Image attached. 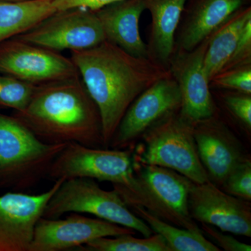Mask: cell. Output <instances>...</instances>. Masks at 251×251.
I'll return each mask as SVG.
<instances>
[{
  "mask_svg": "<svg viewBox=\"0 0 251 251\" xmlns=\"http://www.w3.org/2000/svg\"><path fill=\"white\" fill-rule=\"evenodd\" d=\"M53 0L0 1V43L26 32L57 12Z\"/></svg>",
  "mask_w": 251,
  "mask_h": 251,
  "instance_id": "obj_20",
  "label": "cell"
},
{
  "mask_svg": "<svg viewBox=\"0 0 251 251\" xmlns=\"http://www.w3.org/2000/svg\"><path fill=\"white\" fill-rule=\"evenodd\" d=\"M181 96L171 75L162 77L135 99L122 117L109 148L133 150L144 133L172 112L179 111Z\"/></svg>",
  "mask_w": 251,
  "mask_h": 251,
  "instance_id": "obj_10",
  "label": "cell"
},
{
  "mask_svg": "<svg viewBox=\"0 0 251 251\" xmlns=\"http://www.w3.org/2000/svg\"><path fill=\"white\" fill-rule=\"evenodd\" d=\"M188 209L196 222L210 225L224 232L251 237V204L223 191L210 181L193 182Z\"/></svg>",
  "mask_w": 251,
  "mask_h": 251,
  "instance_id": "obj_14",
  "label": "cell"
},
{
  "mask_svg": "<svg viewBox=\"0 0 251 251\" xmlns=\"http://www.w3.org/2000/svg\"><path fill=\"white\" fill-rule=\"evenodd\" d=\"M188 0H145L151 14L149 57L168 69L176 50V34Z\"/></svg>",
  "mask_w": 251,
  "mask_h": 251,
  "instance_id": "obj_18",
  "label": "cell"
},
{
  "mask_svg": "<svg viewBox=\"0 0 251 251\" xmlns=\"http://www.w3.org/2000/svg\"><path fill=\"white\" fill-rule=\"evenodd\" d=\"M40 194L9 191L0 196V251H27L49 200L64 181Z\"/></svg>",
  "mask_w": 251,
  "mask_h": 251,
  "instance_id": "obj_15",
  "label": "cell"
},
{
  "mask_svg": "<svg viewBox=\"0 0 251 251\" xmlns=\"http://www.w3.org/2000/svg\"><path fill=\"white\" fill-rule=\"evenodd\" d=\"M69 215L64 219L41 217L27 251L79 249L99 238L136 234L133 229L99 218L87 217L80 213H69Z\"/></svg>",
  "mask_w": 251,
  "mask_h": 251,
  "instance_id": "obj_11",
  "label": "cell"
},
{
  "mask_svg": "<svg viewBox=\"0 0 251 251\" xmlns=\"http://www.w3.org/2000/svg\"><path fill=\"white\" fill-rule=\"evenodd\" d=\"M251 64V20L243 29L237 46L223 71Z\"/></svg>",
  "mask_w": 251,
  "mask_h": 251,
  "instance_id": "obj_27",
  "label": "cell"
},
{
  "mask_svg": "<svg viewBox=\"0 0 251 251\" xmlns=\"http://www.w3.org/2000/svg\"><path fill=\"white\" fill-rule=\"evenodd\" d=\"M198 154L209 181L221 188L231 171L251 158L240 138L219 112L193 129Z\"/></svg>",
  "mask_w": 251,
  "mask_h": 251,
  "instance_id": "obj_13",
  "label": "cell"
},
{
  "mask_svg": "<svg viewBox=\"0 0 251 251\" xmlns=\"http://www.w3.org/2000/svg\"><path fill=\"white\" fill-rule=\"evenodd\" d=\"M0 74L35 85L80 76L72 59L16 37L0 43Z\"/></svg>",
  "mask_w": 251,
  "mask_h": 251,
  "instance_id": "obj_9",
  "label": "cell"
},
{
  "mask_svg": "<svg viewBox=\"0 0 251 251\" xmlns=\"http://www.w3.org/2000/svg\"><path fill=\"white\" fill-rule=\"evenodd\" d=\"M133 171L130 186H113L127 206H140L169 224L202 232L188 209L192 181L177 172L153 165L133 163Z\"/></svg>",
  "mask_w": 251,
  "mask_h": 251,
  "instance_id": "obj_4",
  "label": "cell"
},
{
  "mask_svg": "<svg viewBox=\"0 0 251 251\" xmlns=\"http://www.w3.org/2000/svg\"><path fill=\"white\" fill-rule=\"evenodd\" d=\"M176 34L175 51H190L207 39L249 0H188Z\"/></svg>",
  "mask_w": 251,
  "mask_h": 251,
  "instance_id": "obj_16",
  "label": "cell"
},
{
  "mask_svg": "<svg viewBox=\"0 0 251 251\" xmlns=\"http://www.w3.org/2000/svg\"><path fill=\"white\" fill-rule=\"evenodd\" d=\"M12 115L44 143L104 148L100 112L80 76L36 86L27 106Z\"/></svg>",
  "mask_w": 251,
  "mask_h": 251,
  "instance_id": "obj_2",
  "label": "cell"
},
{
  "mask_svg": "<svg viewBox=\"0 0 251 251\" xmlns=\"http://www.w3.org/2000/svg\"><path fill=\"white\" fill-rule=\"evenodd\" d=\"M194 125L179 111L172 112L149 128L133 150L134 163L168 168L196 184L209 181L195 141Z\"/></svg>",
  "mask_w": 251,
  "mask_h": 251,
  "instance_id": "obj_5",
  "label": "cell"
},
{
  "mask_svg": "<svg viewBox=\"0 0 251 251\" xmlns=\"http://www.w3.org/2000/svg\"><path fill=\"white\" fill-rule=\"evenodd\" d=\"M71 54L100 112L104 148H109L135 99L156 81L171 75L168 69L151 59L135 57L108 41Z\"/></svg>",
  "mask_w": 251,
  "mask_h": 251,
  "instance_id": "obj_1",
  "label": "cell"
},
{
  "mask_svg": "<svg viewBox=\"0 0 251 251\" xmlns=\"http://www.w3.org/2000/svg\"><path fill=\"white\" fill-rule=\"evenodd\" d=\"M14 37L56 52L89 49L106 41L96 11L86 8L57 11Z\"/></svg>",
  "mask_w": 251,
  "mask_h": 251,
  "instance_id": "obj_8",
  "label": "cell"
},
{
  "mask_svg": "<svg viewBox=\"0 0 251 251\" xmlns=\"http://www.w3.org/2000/svg\"><path fill=\"white\" fill-rule=\"evenodd\" d=\"M130 210L145 221L154 233L160 234L171 251H220L202 232H196L175 226L160 219L138 206H128Z\"/></svg>",
  "mask_w": 251,
  "mask_h": 251,
  "instance_id": "obj_21",
  "label": "cell"
},
{
  "mask_svg": "<svg viewBox=\"0 0 251 251\" xmlns=\"http://www.w3.org/2000/svg\"><path fill=\"white\" fill-rule=\"evenodd\" d=\"M209 85L216 90L251 94V64L219 72L211 79Z\"/></svg>",
  "mask_w": 251,
  "mask_h": 251,
  "instance_id": "obj_25",
  "label": "cell"
},
{
  "mask_svg": "<svg viewBox=\"0 0 251 251\" xmlns=\"http://www.w3.org/2000/svg\"><path fill=\"white\" fill-rule=\"evenodd\" d=\"M219 92L218 99L225 111L251 141V94L228 90H219Z\"/></svg>",
  "mask_w": 251,
  "mask_h": 251,
  "instance_id": "obj_23",
  "label": "cell"
},
{
  "mask_svg": "<svg viewBox=\"0 0 251 251\" xmlns=\"http://www.w3.org/2000/svg\"><path fill=\"white\" fill-rule=\"evenodd\" d=\"M251 20V8L247 6L234 13L208 38L204 70L209 82L224 69L232 55L246 24Z\"/></svg>",
  "mask_w": 251,
  "mask_h": 251,
  "instance_id": "obj_19",
  "label": "cell"
},
{
  "mask_svg": "<svg viewBox=\"0 0 251 251\" xmlns=\"http://www.w3.org/2000/svg\"><path fill=\"white\" fill-rule=\"evenodd\" d=\"M201 228L206 237L210 238L221 250L226 251H251L249 244L237 240L232 236L224 233L210 225L201 224Z\"/></svg>",
  "mask_w": 251,
  "mask_h": 251,
  "instance_id": "obj_28",
  "label": "cell"
},
{
  "mask_svg": "<svg viewBox=\"0 0 251 251\" xmlns=\"http://www.w3.org/2000/svg\"><path fill=\"white\" fill-rule=\"evenodd\" d=\"M220 188L234 197L251 202V158L234 167Z\"/></svg>",
  "mask_w": 251,
  "mask_h": 251,
  "instance_id": "obj_26",
  "label": "cell"
},
{
  "mask_svg": "<svg viewBox=\"0 0 251 251\" xmlns=\"http://www.w3.org/2000/svg\"><path fill=\"white\" fill-rule=\"evenodd\" d=\"M0 1H26V0H0Z\"/></svg>",
  "mask_w": 251,
  "mask_h": 251,
  "instance_id": "obj_30",
  "label": "cell"
},
{
  "mask_svg": "<svg viewBox=\"0 0 251 251\" xmlns=\"http://www.w3.org/2000/svg\"><path fill=\"white\" fill-rule=\"evenodd\" d=\"M89 178L129 186L134 181L133 150L91 148L67 143L50 167L47 179Z\"/></svg>",
  "mask_w": 251,
  "mask_h": 251,
  "instance_id": "obj_7",
  "label": "cell"
},
{
  "mask_svg": "<svg viewBox=\"0 0 251 251\" xmlns=\"http://www.w3.org/2000/svg\"><path fill=\"white\" fill-rule=\"evenodd\" d=\"M66 145L44 143L17 118L0 113V189L25 192L47 179Z\"/></svg>",
  "mask_w": 251,
  "mask_h": 251,
  "instance_id": "obj_3",
  "label": "cell"
},
{
  "mask_svg": "<svg viewBox=\"0 0 251 251\" xmlns=\"http://www.w3.org/2000/svg\"><path fill=\"white\" fill-rule=\"evenodd\" d=\"M69 213L88 214L139 232L143 237L153 231L135 215L115 190L105 191L96 180L73 178L64 180L49 200L43 217L58 219Z\"/></svg>",
  "mask_w": 251,
  "mask_h": 251,
  "instance_id": "obj_6",
  "label": "cell"
},
{
  "mask_svg": "<svg viewBox=\"0 0 251 251\" xmlns=\"http://www.w3.org/2000/svg\"><path fill=\"white\" fill-rule=\"evenodd\" d=\"M36 86L0 74V108L21 111L34 94Z\"/></svg>",
  "mask_w": 251,
  "mask_h": 251,
  "instance_id": "obj_24",
  "label": "cell"
},
{
  "mask_svg": "<svg viewBox=\"0 0 251 251\" xmlns=\"http://www.w3.org/2000/svg\"><path fill=\"white\" fill-rule=\"evenodd\" d=\"M117 1L119 0H53L52 4L57 11L74 8H86L97 11L106 5Z\"/></svg>",
  "mask_w": 251,
  "mask_h": 251,
  "instance_id": "obj_29",
  "label": "cell"
},
{
  "mask_svg": "<svg viewBox=\"0 0 251 251\" xmlns=\"http://www.w3.org/2000/svg\"><path fill=\"white\" fill-rule=\"evenodd\" d=\"M135 234L101 237L87 243L78 249L85 251H171L160 234L137 238Z\"/></svg>",
  "mask_w": 251,
  "mask_h": 251,
  "instance_id": "obj_22",
  "label": "cell"
},
{
  "mask_svg": "<svg viewBox=\"0 0 251 251\" xmlns=\"http://www.w3.org/2000/svg\"><path fill=\"white\" fill-rule=\"evenodd\" d=\"M208 38L192 50L175 51L168 68L179 87L180 115L194 125L219 112L204 70Z\"/></svg>",
  "mask_w": 251,
  "mask_h": 251,
  "instance_id": "obj_12",
  "label": "cell"
},
{
  "mask_svg": "<svg viewBox=\"0 0 251 251\" xmlns=\"http://www.w3.org/2000/svg\"><path fill=\"white\" fill-rule=\"evenodd\" d=\"M145 10V0H119L95 11L105 40L135 57L150 58L140 33V19Z\"/></svg>",
  "mask_w": 251,
  "mask_h": 251,
  "instance_id": "obj_17",
  "label": "cell"
}]
</instances>
